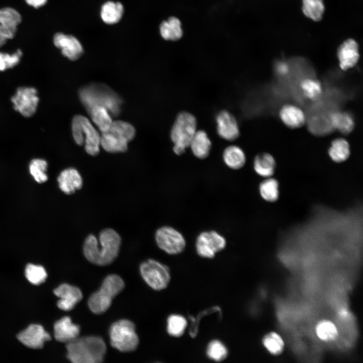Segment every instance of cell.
Segmentation results:
<instances>
[{"label":"cell","mask_w":363,"mask_h":363,"mask_svg":"<svg viewBox=\"0 0 363 363\" xmlns=\"http://www.w3.org/2000/svg\"><path fill=\"white\" fill-rule=\"evenodd\" d=\"M54 294L59 299L57 306L62 310H72L83 297V294L78 287L67 283L60 285L53 290Z\"/></svg>","instance_id":"cell-14"},{"label":"cell","mask_w":363,"mask_h":363,"mask_svg":"<svg viewBox=\"0 0 363 363\" xmlns=\"http://www.w3.org/2000/svg\"><path fill=\"white\" fill-rule=\"evenodd\" d=\"M263 343L269 352L275 355L279 354L282 351L284 345L281 336L273 332L264 336Z\"/></svg>","instance_id":"cell-40"},{"label":"cell","mask_w":363,"mask_h":363,"mask_svg":"<svg viewBox=\"0 0 363 363\" xmlns=\"http://www.w3.org/2000/svg\"><path fill=\"white\" fill-rule=\"evenodd\" d=\"M7 40L6 38L0 35V47L4 46L6 43Z\"/></svg>","instance_id":"cell-45"},{"label":"cell","mask_w":363,"mask_h":363,"mask_svg":"<svg viewBox=\"0 0 363 363\" xmlns=\"http://www.w3.org/2000/svg\"><path fill=\"white\" fill-rule=\"evenodd\" d=\"M275 165L273 157L268 153L257 154L254 160V168L255 172L262 177L271 176L274 172Z\"/></svg>","instance_id":"cell-25"},{"label":"cell","mask_w":363,"mask_h":363,"mask_svg":"<svg viewBox=\"0 0 363 363\" xmlns=\"http://www.w3.org/2000/svg\"><path fill=\"white\" fill-rule=\"evenodd\" d=\"M39 98L37 90L30 87H20L11 97L15 110L26 117L32 116L36 112Z\"/></svg>","instance_id":"cell-10"},{"label":"cell","mask_w":363,"mask_h":363,"mask_svg":"<svg viewBox=\"0 0 363 363\" xmlns=\"http://www.w3.org/2000/svg\"><path fill=\"white\" fill-rule=\"evenodd\" d=\"M91 119L101 133L108 131L112 123L111 115L104 107L95 106L88 112Z\"/></svg>","instance_id":"cell-26"},{"label":"cell","mask_w":363,"mask_h":363,"mask_svg":"<svg viewBox=\"0 0 363 363\" xmlns=\"http://www.w3.org/2000/svg\"><path fill=\"white\" fill-rule=\"evenodd\" d=\"M17 339L25 346L32 349L43 347L45 341L50 340L51 336L39 324H31L21 331L17 336Z\"/></svg>","instance_id":"cell-11"},{"label":"cell","mask_w":363,"mask_h":363,"mask_svg":"<svg viewBox=\"0 0 363 363\" xmlns=\"http://www.w3.org/2000/svg\"><path fill=\"white\" fill-rule=\"evenodd\" d=\"M80 116L85 150L90 155H97L100 151L101 135L86 117L80 114Z\"/></svg>","instance_id":"cell-17"},{"label":"cell","mask_w":363,"mask_h":363,"mask_svg":"<svg viewBox=\"0 0 363 363\" xmlns=\"http://www.w3.org/2000/svg\"><path fill=\"white\" fill-rule=\"evenodd\" d=\"M212 143L207 134L203 130H197L190 143L193 154L200 159L207 158L210 152Z\"/></svg>","instance_id":"cell-22"},{"label":"cell","mask_w":363,"mask_h":363,"mask_svg":"<svg viewBox=\"0 0 363 363\" xmlns=\"http://www.w3.org/2000/svg\"><path fill=\"white\" fill-rule=\"evenodd\" d=\"M276 69L279 74L284 75L288 73L289 67L287 64L284 62H280L277 65Z\"/></svg>","instance_id":"cell-44"},{"label":"cell","mask_w":363,"mask_h":363,"mask_svg":"<svg viewBox=\"0 0 363 363\" xmlns=\"http://www.w3.org/2000/svg\"><path fill=\"white\" fill-rule=\"evenodd\" d=\"M72 132L73 139L77 144L82 146L84 143L80 114L74 116L72 122Z\"/></svg>","instance_id":"cell-42"},{"label":"cell","mask_w":363,"mask_h":363,"mask_svg":"<svg viewBox=\"0 0 363 363\" xmlns=\"http://www.w3.org/2000/svg\"><path fill=\"white\" fill-rule=\"evenodd\" d=\"M121 244L118 233L111 228H106L99 233L98 239L89 235L83 245V253L91 263L100 266L110 264L116 258Z\"/></svg>","instance_id":"cell-1"},{"label":"cell","mask_w":363,"mask_h":363,"mask_svg":"<svg viewBox=\"0 0 363 363\" xmlns=\"http://www.w3.org/2000/svg\"><path fill=\"white\" fill-rule=\"evenodd\" d=\"M302 11L306 16L315 21H320L325 7L323 0H302Z\"/></svg>","instance_id":"cell-31"},{"label":"cell","mask_w":363,"mask_h":363,"mask_svg":"<svg viewBox=\"0 0 363 363\" xmlns=\"http://www.w3.org/2000/svg\"><path fill=\"white\" fill-rule=\"evenodd\" d=\"M22 54V51L19 49L11 54L0 52V71L16 66L19 63Z\"/></svg>","instance_id":"cell-41"},{"label":"cell","mask_w":363,"mask_h":363,"mask_svg":"<svg viewBox=\"0 0 363 363\" xmlns=\"http://www.w3.org/2000/svg\"><path fill=\"white\" fill-rule=\"evenodd\" d=\"M316 331L318 336L324 341L334 340L338 335L335 325L329 320L319 322L316 327Z\"/></svg>","instance_id":"cell-38"},{"label":"cell","mask_w":363,"mask_h":363,"mask_svg":"<svg viewBox=\"0 0 363 363\" xmlns=\"http://www.w3.org/2000/svg\"><path fill=\"white\" fill-rule=\"evenodd\" d=\"M29 6L36 9L40 8L45 5L47 0H25Z\"/></svg>","instance_id":"cell-43"},{"label":"cell","mask_w":363,"mask_h":363,"mask_svg":"<svg viewBox=\"0 0 363 363\" xmlns=\"http://www.w3.org/2000/svg\"><path fill=\"white\" fill-rule=\"evenodd\" d=\"M128 143L115 137L108 132L102 133L100 145L109 153L124 152L128 150Z\"/></svg>","instance_id":"cell-30"},{"label":"cell","mask_w":363,"mask_h":363,"mask_svg":"<svg viewBox=\"0 0 363 363\" xmlns=\"http://www.w3.org/2000/svg\"><path fill=\"white\" fill-rule=\"evenodd\" d=\"M337 57L339 67L342 70L347 71L354 67L359 58L358 46L356 42L352 39L345 41L338 49Z\"/></svg>","instance_id":"cell-16"},{"label":"cell","mask_w":363,"mask_h":363,"mask_svg":"<svg viewBox=\"0 0 363 363\" xmlns=\"http://www.w3.org/2000/svg\"><path fill=\"white\" fill-rule=\"evenodd\" d=\"M53 40L54 45L61 50L62 54L71 60L78 59L83 53L81 43L73 35L57 33Z\"/></svg>","instance_id":"cell-12"},{"label":"cell","mask_w":363,"mask_h":363,"mask_svg":"<svg viewBox=\"0 0 363 363\" xmlns=\"http://www.w3.org/2000/svg\"><path fill=\"white\" fill-rule=\"evenodd\" d=\"M197 119L192 113L182 111L176 117L170 131L173 143V151L177 155L183 154L189 147L191 141L197 131Z\"/></svg>","instance_id":"cell-5"},{"label":"cell","mask_w":363,"mask_h":363,"mask_svg":"<svg viewBox=\"0 0 363 363\" xmlns=\"http://www.w3.org/2000/svg\"><path fill=\"white\" fill-rule=\"evenodd\" d=\"M300 87L304 95L311 100L318 99L323 92L321 83L313 78L303 80L300 84Z\"/></svg>","instance_id":"cell-33"},{"label":"cell","mask_w":363,"mask_h":363,"mask_svg":"<svg viewBox=\"0 0 363 363\" xmlns=\"http://www.w3.org/2000/svg\"><path fill=\"white\" fill-rule=\"evenodd\" d=\"M208 357L216 361H221L225 359L228 354V350L225 345L218 340L211 341L206 348Z\"/></svg>","instance_id":"cell-37"},{"label":"cell","mask_w":363,"mask_h":363,"mask_svg":"<svg viewBox=\"0 0 363 363\" xmlns=\"http://www.w3.org/2000/svg\"><path fill=\"white\" fill-rule=\"evenodd\" d=\"M155 237L158 247L169 255L179 254L186 247V241L183 235L169 226L158 228L156 231Z\"/></svg>","instance_id":"cell-8"},{"label":"cell","mask_w":363,"mask_h":363,"mask_svg":"<svg viewBox=\"0 0 363 363\" xmlns=\"http://www.w3.org/2000/svg\"><path fill=\"white\" fill-rule=\"evenodd\" d=\"M107 132L127 143L132 141L136 134L134 126L123 120L113 121Z\"/></svg>","instance_id":"cell-29"},{"label":"cell","mask_w":363,"mask_h":363,"mask_svg":"<svg viewBox=\"0 0 363 363\" xmlns=\"http://www.w3.org/2000/svg\"><path fill=\"white\" fill-rule=\"evenodd\" d=\"M124 11V7L120 2L107 1L101 7L100 16L105 23L114 24L120 20Z\"/></svg>","instance_id":"cell-24"},{"label":"cell","mask_w":363,"mask_h":363,"mask_svg":"<svg viewBox=\"0 0 363 363\" xmlns=\"http://www.w3.org/2000/svg\"><path fill=\"white\" fill-rule=\"evenodd\" d=\"M25 274L31 283L36 285L43 283L47 277V272L43 267L33 264L26 265Z\"/></svg>","instance_id":"cell-36"},{"label":"cell","mask_w":363,"mask_h":363,"mask_svg":"<svg viewBox=\"0 0 363 363\" xmlns=\"http://www.w3.org/2000/svg\"><path fill=\"white\" fill-rule=\"evenodd\" d=\"M187 326L186 319L182 315L172 314L167 318V331L173 337H178L183 335Z\"/></svg>","instance_id":"cell-32"},{"label":"cell","mask_w":363,"mask_h":363,"mask_svg":"<svg viewBox=\"0 0 363 363\" xmlns=\"http://www.w3.org/2000/svg\"><path fill=\"white\" fill-rule=\"evenodd\" d=\"M222 158L224 163L229 168L238 170L245 164L246 157L241 148L236 145H230L223 151Z\"/></svg>","instance_id":"cell-23"},{"label":"cell","mask_w":363,"mask_h":363,"mask_svg":"<svg viewBox=\"0 0 363 363\" xmlns=\"http://www.w3.org/2000/svg\"><path fill=\"white\" fill-rule=\"evenodd\" d=\"M217 131L219 137L227 141H233L239 135V129L234 116L227 110L219 112L216 116Z\"/></svg>","instance_id":"cell-13"},{"label":"cell","mask_w":363,"mask_h":363,"mask_svg":"<svg viewBox=\"0 0 363 363\" xmlns=\"http://www.w3.org/2000/svg\"><path fill=\"white\" fill-rule=\"evenodd\" d=\"M54 336L59 342L68 343L79 337L80 327L74 324L70 317L66 316L54 324Z\"/></svg>","instance_id":"cell-18"},{"label":"cell","mask_w":363,"mask_h":363,"mask_svg":"<svg viewBox=\"0 0 363 363\" xmlns=\"http://www.w3.org/2000/svg\"><path fill=\"white\" fill-rule=\"evenodd\" d=\"M21 22L22 17L16 10L10 7L0 9V35L7 40L13 38Z\"/></svg>","instance_id":"cell-15"},{"label":"cell","mask_w":363,"mask_h":363,"mask_svg":"<svg viewBox=\"0 0 363 363\" xmlns=\"http://www.w3.org/2000/svg\"><path fill=\"white\" fill-rule=\"evenodd\" d=\"M109 333L111 346L120 351H133L138 345L139 338L135 326L130 320L122 319L113 323Z\"/></svg>","instance_id":"cell-6"},{"label":"cell","mask_w":363,"mask_h":363,"mask_svg":"<svg viewBox=\"0 0 363 363\" xmlns=\"http://www.w3.org/2000/svg\"><path fill=\"white\" fill-rule=\"evenodd\" d=\"M124 287V281L119 276L108 275L104 278L100 288L89 298L88 305L90 310L96 314L105 312L110 307L113 298Z\"/></svg>","instance_id":"cell-4"},{"label":"cell","mask_w":363,"mask_h":363,"mask_svg":"<svg viewBox=\"0 0 363 363\" xmlns=\"http://www.w3.org/2000/svg\"><path fill=\"white\" fill-rule=\"evenodd\" d=\"M159 34L164 40L175 42L183 37L184 31L180 19L172 16L162 21L159 27Z\"/></svg>","instance_id":"cell-19"},{"label":"cell","mask_w":363,"mask_h":363,"mask_svg":"<svg viewBox=\"0 0 363 363\" xmlns=\"http://www.w3.org/2000/svg\"><path fill=\"white\" fill-rule=\"evenodd\" d=\"M67 357L74 363H99L103 361L106 345L102 338L89 336L77 338L66 345Z\"/></svg>","instance_id":"cell-3"},{"label":"cell","mask_w":363,"mask_h":363,"mask_svg":"<svg viewBox=\"0 0 363 363\" xmlns=\"http://www.w3.org/2000/svg\"><path fill=\"white\" fill-rule=\"evenodd\" d=\"M224 236L215 230L205 231L199 233L196 238L195 247L197 254L204 258H213L216 254L226 247Z\"/></svg>","instance_id":"cell-9"},{"label":"cell","mask_w":363,"mask_h":363,"mask_svg":"<svg viewBox=\"0 0 363 363\" xmlns=\"http://www.w3.org/2000/svg\"><path fill=\"white\" fill-rule=\"evenodd\" d=\"M261 197L268 202H274L278 197V184L274 178H268L263 181L259 186Z\"/></svg>","instance_id":"cell-34"},{"label":"cell","mask_w":363,"mask_h":363,"mask_svg":"<svg viewBox=\"0 0 363 363\" xmlns=\"http://www.w3.org/2000/svg\"><path fill=\"white\" fill-rule=\"evenodd\" d=\"M328 154L332 160L336 162L345 161L350 154L348 141L342 138L334 139L331 144Z\"/></svg>","instance_id":"cell-28"},{"label":"cell","mask_w":363,"mask_h":363,"mask_svg":"<svg viewBox=\"0 0 363 363\" xmlns=\"http://www.w3.org/2000/svg\"><path fill=\"white\" fill-rule=\"evenodd\" d=\"M279 117L283 124L290 129H297L304 126L306 116L303 111L292 104H285L280 109Z\"/></svg>","instance_id":"cell-21"},{"label":"cell","mask_w":363,"mask_h":363,"mask_svg":"<svg viewBox=\"0 0 363 363\" xmlns=\"http://www.w3.org/2000/svg\"><path fill=\"white\" fill-rule=\"evenodd\" d=\"M47 162L45 160L40 158L33 159L29 166L30 174L35 180L39 184L44 183L47 180Z\"/></svg>","instance_id":"cell-35"},{"label":"cell","mask_w":363,"mask_h":363,"mask_svg":"<svg viewBox=\"0 0 363 363\" xmlns=\"http://www.w3.org/2000/svg\"><path fill=\"white\" fill-rule=\"evenodd\" d=\"M215 313H218L220 319H221L222 311L218 306H213L204 310L200 312L196 317L191 315L189 316V319L191 322L189 332L191 337L195 338L198 335L201 319L205 316Z\"/></svg>","instance_id":"cell-39"},{"label":"cell","mask_w":363,"mask_h":363,"mask_svg":"<svg viewBox=\"0 0 363 363\" xmlns=\"http://www.w3.org/2000/svg\"><path fill=\"white\" fill-rule=\"evenodd\" d=\"M59 189L66 194H72L80 189L83 185L82 178L74 168L63 170L57 178Z\"/></svg>","instance_id":"cell-20"},{"label":"cell","mask_w":363,"mask_h":363,"mask_svg":"<svg viewBox=\"0 0 363 363\" xmlns=\"http://www.w3.org/2000/svg\"><path fill=\"white\" fill-rule=\"evenodd\" d=\"M330 120L332 126L343 134L350 133L355 126L353 117L347 112H334L331 115Z\"/></svg>","instance_id":"cell-27"},{"label":"cell","mask_w":363,"mask_h":363,"mask_svg":"<svg viewBox=\"0 0 363 363\" xmlns=\"http://www.w3.org/2000/svg\"><path fill=\"white\" fill-rule=\"evenodd\" d=\"M79 97L88 112L95 106L105 107L112 116L121 112L122 98L106 85L93 83L84 86L80 89Z\"/></svg>","instance_id":"cell-2"},{"label":"cell","mask_w":363,"mask_h":363,"mask_svg":"<svg viewBox=\"0 0 363 363\" xmlns=\"http://www.w3.org/2000/svg\"><path fill=\"white\" fill-rule=\"evenodd\" d=\"M140 271L145 281L154 290H163L170 283L169 268L156 260L148 259L143 262L140 266Z\"/></svg>","instance_id":"cell-7"}]
</instances>
